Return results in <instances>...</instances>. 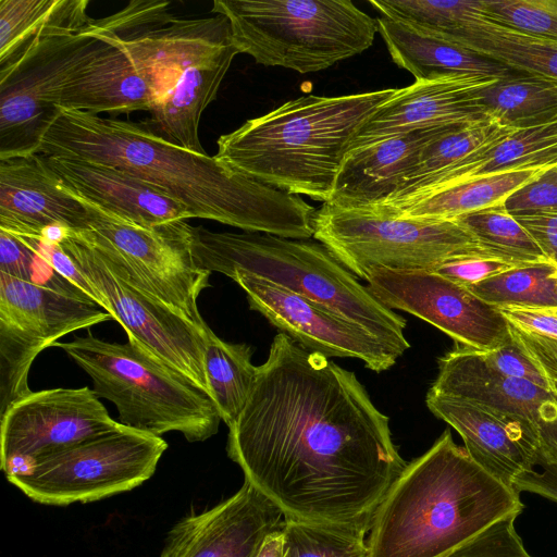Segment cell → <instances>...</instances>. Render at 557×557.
I'll return each mask as SVG.
<instances>
[{"label":"cell","instance_id":"6da1fadb","mask_svg":"<svg viewBox=\"0 0 557 557\" xmlns=\"http://www.w3.org/2000/svg\"><path fill=\"white\" fill-rule=\"evenodd\" d=\"M226 451L285 519L371 527L407 463L356 374L286 335L272 341Z\"/></svg>","mask_w":557,"mask_h":557},{"label":"cell","instance_id":"7a4b0ae2","mask_svg":"<svg viewBox=\"0 0 557 557\" xmlns=\"http://www.w3.org/2000/svg\"><path fill=\"white\" fill-rule=\"evenodd\" d=\"M37 153L123 170L183 205L190 218L285 238L313 237L317 210L300 196L132 122L59 108Z\"/></svg>","mask_w":557,"mask_h":557},{"label":"cell","instance_id":"3957f363","mask_svg":"<svg viewBox=\"0 0 557 557\" xmlns=\"http://www.w3.org/2000/svg\"><path fill=\"white\" fill-rule=\"evenodd\" d=\"M523 507L520 493L480 467L446 430L407 463L376 508L368 557H445Z\"/></svg>","mask_w":557,"mask_h":557},{"label":"cell","instance_id":"277c9868","mask_svg":"<svg viewBox=\"0 0 557 557\" xmlns=\"http://www.w3.org/2000/svg\"><path fill=\"white\" fill-rule=\"evenodd\" d=\"M395 91L298 97L221 135L215 157L267 185L329 202L354 138Z\"/></svg>","mask_w":557,"mask_h":557},{"label":"cell","instance_id":"5b68a950","mask_svg":"<svg viewBox=\"0 0 557 557\" xmlns=\"http://www.w3.org/2000/svg\"><path fill=\"white\" fill-rule=\"evenodd\" d=\"M195 264L228 276L242 271L306 297L364 329L400 356L406 320L381 304L321 243L255 232L177 225Z\"/></svg>","mask_w":557,"mask_h":557},{"label":"cell","instance_id":"8992f818","mask_svg":"<svg viewBox=\"0 0 557 557\" xmlns=\"http://www.w3.org/2000/svg\"><path fill=\"white\" fill-rule=\"evenodd\" d=\"M53 346L90 376L98 397L115 405L121 424L157 436L176 431L190 443L218 433L222 419L211 397L135 342L89 334Z\"/></svg>","mask_w":557,"mask_h":557},{"label":"cell","instance_id":"52a82bcc","mask_svg":"<svg viewBox=\"0 0 557 557\" xmlns=\"http://www.w3.org/2000/svg\"><path fill=\"white\" fill-rule=\"evenodd\" d=\"M127 47L157 92L158 102L150 111L156 134L207 153L198 135L200 117L239 53L228 20L219 14L174 17L128 39Z\"/></svg>","mask_w":557,"mask_h":557},{"label":"cell","instance_id":"ba28073f","mask_svg":"<svg viewBox=\"0 0 557 557\" xmlns=\"http://www.w3.org/2000/svg\"><path fill=\"white\" fill-rule=\"evenodd\" d=\"M239 53L301 74L325 70L370 48L377 20L348 0H215Z\"/></svg>","mask_w":557,"mask_h":557},{"label":"cell","instance_id":"9c48e42d","mask_svg":"<svg viewBox=\"0 0 557 557\" xmlns=\"http://www.w3.org/2000/svg\"><path fill=\"white\" fill-rule=\"evenodd\" d=\"M313 230V238L364 281L374 269L433 271L455 258L493 257L457 220L394 216L323 203L315 211Z\"/></svg>","mask_w":557,"mask_h":557},{"label":"cell","instance_id":"30bf717a","mask_svg":"<svg viewBox=\"0 0 557 557\" xmlns=\"http://www.w3.org/2000/svg\"><path fill=\"white\" fill-rule=\"evenodd\" d=\"M128 339L181 372L208 395L203 368L207 327H199L150 293L112 251L81 231L59 243Z\"/></svg>","mask_w":557,"mask_h":557},{"label":"cell","instance_id":"8fae6325","mask_svg":"<svg viewBox=\"0 0 557 557\" xmlns=\"http://www.w3.org/2000/svg\"><path fill=\"white\" fill-rule=\"evenodd\" d=\"M166 448L161 436L122 424L50 455L7 480L39 504H85L141 485L153 475Z\"/></svg>","mask_w":557,"mask_h":557},{"label":"cell","instance_id":"7c38bea8","mask_svg":"<svg viewBox=\"0 0 557 557\" xmlns=\"http://www.w3.org/2000/svg\"><path fill=\"white\" fill-rule=\"evenodd\" d=\"M113 320L90 298L0 272V416L32 391L35 358L69 333Z\"/></svg>","mask_w":557,"mask_h":557},{"label":"cell","instance_id":"4fadbf2b","mask_svg":"<svg viewBox=\"0 0 557 557\" xmlns=\"http://www.w3.org/2000/svg\"><path fill=\"white\" fill-rule=\"evenodd\" d=\"M0 417V467L7 479L122 425L87 386L30 392Z\"/></svg>","mask_w":557,"mask_h":557},{"label":"cell","instance_id":"5bb4252c","mask_svg":"<svg viewBox=\"0 0 557 557\" xmlns=\"http://www.w3.org/2000/svg\"><path fill=\"white\" fill-rule=\"evenodd\" d=\"M75 196L88 215L87 230L81 232L112 251L151 294L197 326L206 327L197 300L210 285L211 272L195 264L177 232L180 222L161 228H148L110 214Z\"/></svg>","mask_w":557,"mask_h":557},{"label":"cell","instance_id":"9a60e30c","mask_svg":"<svg viewBox=\"0 0 557 557\" xmlns=\"http://www.w3.org/2000/svg\"><path fill=\"white\" fill-rule=\"evenodd\" d=\"M91 37L89 25L51 30L0 72V160L37 153L59 111L55 94L63 74Z\"/></svg>","mask_w":557,"mask_h":557},{"label":"cell","instance_id":"2e32d148","mask_svg":"<svg viewBox=\"0 0 557 557\" xmlns=\"http://www.w3.org/2000/svg\"><path fill=\"white\" fill-rule=\"evenodd\" d=\"M366 281L385 307L426 321L460 346L485 352L512 339V325L497 307L434 271L374 269Z\"/></svg>","mask_w":557,"mask_h":557},{"label":"cell","instance_id":"e0dca14e","mask_svg":"<svg viewBox=\"0 0 557 557\" xmlns=\"http://www.w3.org/2000/svg\"><path fill=\"white\" fill-rule=\"evenodd\" d=\"M228 277L244 289L251 310L308 351L356 358L376 373L388 370L400 356L364 329L306 297L242 271Z\"/></svg>","mask_w":557,"mask_h":557},{"label":"cell","instance_id":"ac0fdd59","mask_svg":"<svg viewBox=\"0 0 557 557\" xmlns=\"http://www.w3.org/2000/svg\"><path fill=\"white\" fill-rule=\"evenodd\" d=\"M429 392L469 401L530 426L540 441V467H557V394L553 389L503 376L485 364L481 351L458 345L440 358Z\"/></svg>","mask_w":557,"mask_h":557},{"label":"cell","instance_id":"d6986e66","mask_svg":"<svg viewBox=\"0 0 557 557\" xmlns=\"http://www.w3.org/2000/svg\"><path fill=\"white\" fill-rule=\"evenodd\" d=\"M91 39L66 69L55 94L58 108L92 114L151 111L154 89L123 38L101 20L90 23Z\"/></svg>","mask_w":557,"mask_h":557},{"label":"cell","instance_id":"ffe728a7","mask_svg":"<svg viewBox=\"0 0 557 557\" xmlns=\"http://www.w3.org/2000/svg\"><path fill=\"white\" fill-rule=\"evenodd\" d=\"M284 521L283 511L245 481L225 500L178 520L160 557H256L267 535Z\"/></svg>","mask_w":557,"mask_h":557},{"label":"cell","instance_id":"44dd1931","mask_svg":"<svg viewBox=\"0 0 557 557\" xmlns=\"http://www.w3.org/2000/svg\"><path fill=\"white\" fill-rule=\"evenodd\" d=\"M497 79L448 76L396 89L359 129L350 149L401 133L491 121L478 92Z\"/></svg>","mask_w":557,"mask_h":557},{"label":"cell","instance_id":"7402d4cb","mask_svg":"<svg viewBox=\"0 0 557 557\" xmlns=\"http://www.w3.org/2000/svg\"><path fill=\"white\" fill-rule=\"evenodd\" d=\"M87 221L85 207L45 156L0 160V228L39 239L50 226L77 232L87 230Z\"/></svg>","mask_w":557,"mask_h":557},{"label":"cell","instance_id":"603a6c76","mask_svg":"<svg viewBox=\"0 0 557 557\" xmlns=\"http://www.w3.org/2000/svg\"><path fill=\"white\" fill-rule=\"evenodd\" d=\"M425 404L462 437L470 457L513 488L515 479L541 465L537 434L528 425L469 401L428 392Z\"/></svg>","mask_w":557,"mask_h":557},{"label":"cell","instance_id":"cb8c5ba5","mask_svg":"<svg viewBox=\"0 0 557 557\" xmlns=\"http://www.w3.org/2000/svg\"><path fill=\"white\" fill-rule=\"evenodd\" d=\"M45 158L71 191L127 222L161 228L191 219L183 205L123 170L79 159Z\"/></svg>","mask_w":557,"mask_h":557},{"label":"cell","instance_id":"d4e9b609","mask_svg":"<svg viewBox=\"0 0 557 557\" xmlns=\"http://www.w3.org/2000/svg\"><path fill=\"white\" fill-rule=\"evenodd\" d=\"M443 127L401 133L350 149L325 203L364 210L391 199L417 164L421 149Z\"/></svg>","mask_w":557,"mask_h":557},{"label":"cell","instance_id":"484cf974","mask_svg":"<svg viewBox=\"0 0 557 557\" xmlns=\"http://www.w3.org/2000/svg\"><path fill=\"white\" fill-rule=\"evenodd\" d=\"M377 25L393 61L416 81L461 75L502 78L512 73L498 62L401 22L382 16Z\"/></svg>","mask_w":557,"mask_h":557},{"label":"cell","instance_id":"4316f807","mask_svg":"<svg viewBox=\"0 0 557 557\" xmlns=\"http://www.w3.org/2000/svg\"><path fill=\"white\" fill-rule=\"evenodd\" d=\"M550 168H531L482 176L364 210L394 216L455 220L505 203L508 197Z\"/></svg>","mask_w":557,"mask_h":557},{"label":"cell","instance_id":"83f0119b","mask_svg":"<svg viewBox=\"0 0 557 557\" xmlns=\"http://www.w3.org/2000/svg\"><path fill=\"white\" fill-rule=\"evenodd\" d=\"M86 0H0V72L15 64L45 34L79 32L92 18Z\"/></svg>","mask_w":557,"mask_h":557},{"label":"cell","instance_id":"f1b7e54d","mask_svg":"<svg viewBox=\"0 0 557 557\" xmlns=\"http://www.w3.org/2000/svg\"><path fill=\"white\" fill-rule=\"evenodd\" d=\"M441 39L498 62L511 71L557 81V44L498 23L486 13L461 30Z\"/></svg>","mask_w":557,"mask_h":557},{"label":"cell","instance_id":"f546056e","mask_svg":"<svg viewBox=\"0 0 557 557\" xmlns=\"http://www.w3.org/2000/svg\"><path fill=\"white\" fill-rule=\"evenodd\" d=\"M513 132L492 120L443 127L421 149L400 190L383 203L400 201L430 188L468 158Z\"/></svg>","mask_w":557,"mask_h":557},{"label":"cell","instance_id":"4dcf8cb0","mask_svg":"<svg viewBox=\"0 0 557 557\" xmlns=\"http://www.w3.org/2000/svg\"><path fill=\"white\" fill-rule=\"evenodd\" d=\"M491 120L511 129L557 123V81L512 71L478 92Z\"/></svg>","mask_w":557,"mask_h":557},{"label":"cell","instance_id":"1f68e13d","mask_svg":"<svg viewBox=\"0 0 557 557\" xmlns=\"http://www.w3.org/2000/svg\"><path fill=\"white\" fill-rule=\"evenodd\" d=\"M251 355L248 345L227 343L207 327L203 368L208 392L228 428L244 410L256 382L258 367L251 363Z\"/></svg>","mask_w":557,"mask_h":557},{"label":"cell","instance_id":"d6a6232c","mask_svg":"<svg viewBox=\"0 0 557 557\" xmlns=\"http://www.w3.org/2000/svg\"><path fill=\"white\" fill-rule=\"evenodd\" d=\"M468 288L495 307H557V264H520Z\"/></svg>","mask_w":557,"mask_h":557},{"label":"cell","instance_id":"836d02e7","mask_svg":"<svg viewBox=\"0 0 557 557\" xmlns=\"http://www.w3.org/2000/svg\"><path fill=\"white\" fill-rule=\"evenodd\" d=\"M455 220L493 257L515 264L549 261L530 233L505 209L504 203Z\"/></svg>","mask_w":557,"mask_h":557},{"label":"cell","instance_id":"e575fe53","mask_svg":"<svg viewBox=\"0 0 557 557\" xmlns=\"http://www.w3.org/2000/svg\"><path fill=\"white\" fill-rule=\"evenodd\" d=\"M363 524L318 523L285 519L284 557H368Z\"/></svg>","mask_w":557,"mask_h":557},{"label":"cell","instance_id":"d590c367","mask_svg":"<svg viewBox=\"0 0 557 557\" xmlns=\"http://www.w3.org/2000/svg\"><path fill=\"white\" fill-rule=\"evenodd\" d=\"M486 15L557 44V0H484Z\"/></svg>","mask_w":557,"mask_h":557},{"label":"cell","instance_id":"8d00e7d4","mask_svg":"<svg viewBox=\"0 0 557 557\" xmlns=\"http://www.w3.org/2000/svg\"><path fill=\"white\" fill-rule=\"evenodd\" d=\"M516 519L496 521L445 557H532L516 531Z\"/></svg>","mask_w":557,"mask_h":557},{"label":"cell","instance_id":"74e56055","mask_svg":"<svg viewBox=\"0 0 557 557\" xmlns=\"http://www.w3.org/2000/svg\"><path fill=\"white\" fill-rule=\"evenodd\" d=\"M512 339L494 350L481 351L483 361L494 372L512 379L525 380L552 389L548 379L512 332Z\"/></svg>","mask_w":557,"mask_h":557},{"label":"cell","instance_id":"f35d334b","mask_svg":"<svg viewBox=\"0 0 557 557\" xmlns=\"http://www.w3.org/2000/svg\"><path fill=\"white\" fill-rule=\"evenodd\" d=\"M504 207L511 215L557 213V164L508 197Z\"/></svg>","mask_w":557,"mask_h":557},{"label":"cell","instance_id":"ab89813d","mask_svg":"<svg viewBox=\"0 0 557 557\" xmlns=\"http://www.w3.org/2000/svg\"><path fill=\"white\" fill-rule=\"evenodd\" d=\"M520 264L493 257L469 256L448 260L433 271L463 286H470Z\"/></svg>","mask_w":557,"mask_h":557},{"label":"cell","instance_id":"60d3db41","mask_svg":"<svg viewBox=\"0 0 557 557\" xmlns=\"http://www.w3.org/2000/svg\"><path fill=\"white\" fill-rule=\"evenodd\" d=\"M23 238L41 260L102 308L97 293L59 244L37 238Z\"/></svg>","mask_w":557,"mask_h":557},{"label":"cell","instance_id":"b9f144b4","mask_svg":"<svg viewBox=\"0 0 557 557\" xmlns=\"http://www.w3.org/2000/svg\"><path fill=\"white\" fill-rule=\"evenodd\" d=\"M38 256L18 235L0 228V272L33 281Z\"/></svg>","mask_w":557,"mask_h":557},{"label":"cell","instance_id":"7bdbcfd3","mask_svg":"<svg viewBox=\"0 0 557 557\" xmlns=\"http://www.w3.org/2000/svg\"><path fill=\"white\" fill-rule=\"evenodd\" d=\"M511 325L557 341V307H497Z\"/></svg>","mask_w":557,"mask_h":557},{"label":"cell","instance_id":"ee69618b","mask_svg":"<svg viewBox=\"0 0 557 557\" xmlns=\"http://www.w3.org/2000/svg\"><path fill=\"white\" fill-rule=\"evenodd\" d=\"M512 332L530 357L545 373L552 389L557 394V341L517 329Z\"/></svg>","mask_w":557,"mask_h":557},{"label":"cell","instance_id":"f6af8a7d","mask_svg":"<svg viewBox=\"0 0 557 557\" xmlns=\"http://www.w3.org/2000/svg\"><path fill=\"white\" fill-rule=\"evenodd\" d=\"M537 243L545 257L557 264V213L513 215Z\"/></svg>","mask_w":557,"mask_h":557},{"label":"cell","instance_id":"bcb514c9","mask_svg":"<svg viewBox=\"0 0 557 557\" xmlns=\"http://www.w3.org/2000/svg\"><path fill=\"white\" fill-rule=\"evenodd\" d=\"M542 471H530L518 475L513 488L521 492L537 494L557 503V467L543 466Z\"/></svg>","mask_w":557,"mask_h":557},{"label":"cell","instance_id":"7dc6e473","mask_svg":"<svg viewBox=\"0 0 557 557\" xmlns=\"http://www.w3.org/2000/svg\"><path fill=\"white\" fill-rule=\"evenodd\" d=\"M285 539L283 528L271 532L262 542L256 557H284Z\"/></svg>","mask_w":557,"mask_h":557}]
</instances>
